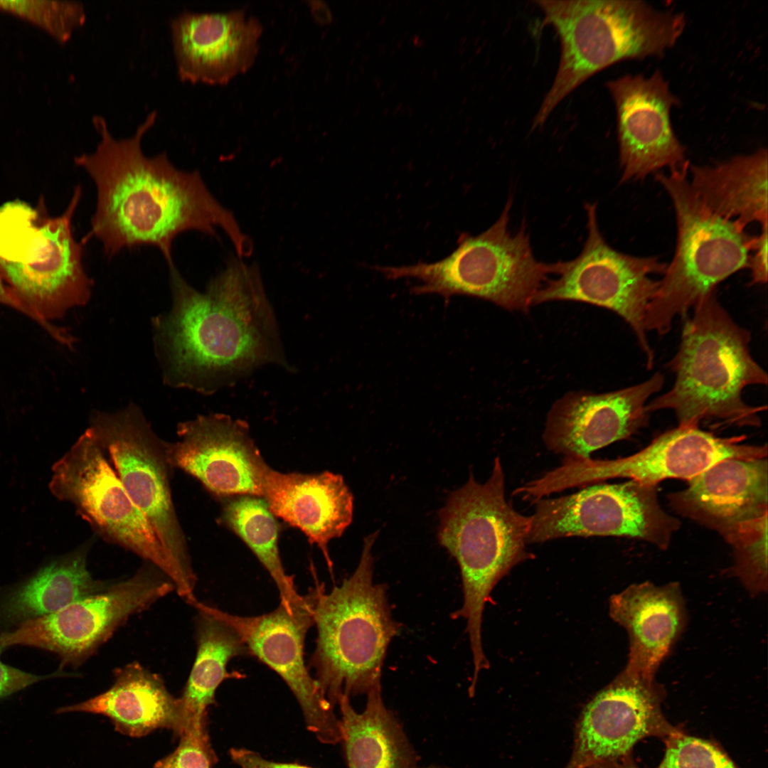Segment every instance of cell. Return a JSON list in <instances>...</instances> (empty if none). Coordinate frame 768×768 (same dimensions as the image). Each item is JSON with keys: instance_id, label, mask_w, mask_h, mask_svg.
I'll use <instances>...</instances> for the list:
<instances>
[{"instance_id": "1", "label": "cell", "mask_w": 768, "mask_h": 768, "mask_svg": "<svg viewBox=\"0 0 768 768\" xmlns=\"http://www.w3.org/2000/svg\"><path fill=\"white\" fill-rule=\"evenodd\" d=\"M154 110L134 134L117 139L105 119L92 118L100 140L92 153L75 157L94 181L97 203L85 243L96 238L107 257L124 248L156 247L169 269L174 267L172 244L186 230L212 237L221 230L235 253L245 259L253 251L250 238L242 230L233 213L213 195L198 171L178 169L164 151L154 156L143 152L142 141L154 125Z\"/></svg>"}, {"instance_id": "2", "label": "cell", "mask_w": 768, "mask_h": 768, "mask_svg": "<svg viewBox=\"0 0 768 768\" xmlns=\"http://www.w3.org/2000/svg\"><path fill=\"white\" fill-rule=\"evenodd\" d=\"M244 260L229 257L203 292L169 269L172 307L153 320L166 385L211 395L268 365L292 370L260 267Z\"/></svg>"}, {"instance_id": "3", "label": "cell", "mask_w": 768, "mask_h": 768, "mask_svg": "<svg viewBox=\"0 0 768 768\" xmlns=\"http://www.w3.org/2000/svg\"><path fill=\"white\" fill-rule=\"evenodd\" d=\"M750 341V333L732 320L715 291L701 298L669 364L675 383L647 403V411L671 410L681 427H698L702 421L759 427L767 407L746 404L742 393L749 385H766L767 375L752 357Z\"/></svg>"}, {"instance_id": "4", "label": "cell", "mask_w": 768, "mask_h": 768, "mask_svg": "<svg viewBox=\"0 0 768 768\" xmlns=\"http://www.w3.org/2000/svg\"><path fill=\"white\" fill-rule=\"evenodd\" d=\"M81 196L78 185L56 216L50 215L43 196L36 206L21 200L0 206V278L23 314L68 346L71 337L49 320L85 304L91 296L92 280L82 265L85 243L72 229Z\"/></svg>"}, {"instance_id": "5", "label": "cell", "mask_w": 768, "mask_h": 768, "mask_svg": "<svg viewBox=\"0 0 768 768\" xmlns=\"http://www.w3.org/2000/svg\"><path fill=\"white\" fill-rule=\"evenodd\" d=\"M542 27L560 42V60L532 129L542 127L560 102L590 77L626 59L660 56L686 25L683 14L661 11L642 1L538 0Z\"/></svg>"}, {"instance_id": "6", "label": "cell", "mask_w": 768, "mask_h": 768, "mask_svg": "<svg viewBox=\"0 0 768 768\" xmlns=\"http://www.w3.org/2000/svg\"><path fill=\"white\" fill-rule=\"evenodd\" d=\"M378 533L366 538L357 568L340 586L326 592L317 583L311 590L317 637L310 666L333 706L343 695L350 698L381 686L388 645L400 629L386 585L373 581L371 550Z\"/></svg>"}, {"instance_id": "7", "label": "cell", "mask_w": 768, "mask_h": 768, "mask_svg": "<svg viewBox=\"0 0 768 768\" xmlns=\"http://www.w3.org/2000/svg\"><path fill=\"white\" fill-rule=\"evenodd\" d=\"M439 543L457 560L464 603L452 614L466 622L474 666L487 663L481 641L483 612L497 582L518 563L530 558L526 551L531 517L506 501L505 476L499 457L484 483L471 475L449 496L440 511Z\"/></svg>"}, {"instance_id": "8", "label": "cell", "mask_w": 768, "mask_h": 768, "mask_svg": "<svg viewBox=\"0 0 768 768\" xmlns=\"http://www.w3.org/2000/svg\"><path fill=\"white\" fill-rule=\"evenodd\" d=\"M689 162L669 174L657 173L674 207L677 240L674 257L650 300L645 329L668 333L673 319L683 316L720 282L748 267L753 237L735 221L710 211L690 186Z\"/></svg>"}, {"instance_id": "9", "label": "cell", "mask_w": 768, "mask_h": 768, "mask_svg": "<svg viewBox=\"0 0 768 768\" xmlns=\"http://www.w3.org/2000/svg\"><path fill=\"white\" fill-rule=\"evenodd\" d=\"M512 198L498 219L478 235L461 233L457 248L432 263L400 267L375 266L387 279L415 278V294H437L448 301L455 295L481 298L508 310L526 311L542 283L558 274L560 262L538 261L525 223L512 233L508 229Z\"/></svg>"}, {"instance_id": "10", "label": "cell", "mask_w": 768, "mask_h": 768, "mask_svg": "<svg viewBox=\"0 0 768 768\" xmlns=\"http://www.w3.org/2000/svg\"><path fill=\"white\" fill-rule=\"evenodd\" d=\"M53 471V494L70 503L98 535L161 570L186 602L195 597V586L180 572L132 501L90 428L54 464Z\"/></svg>"}, {"instance_id": "11", "label": "cell", "mask_w": 768, "mask_h": 768, "mask_svg": "<svg viewBox=\"0 0 768 768\" xmlns=\"http://www.w3.org/2000/svg\"><path fill=\"white\" fill-rule=\"evenodd\" d=\"M109 455L134 504L144 516L184 577L196 585L186 539L173 503L166 442L135 405L115 412L95 411L88 427Z\"/></svg>"}, {"instance_id": "12", "label": "cell", "mask_w": 768, "mask_h": 768, "mask_svg": "<svg viewBox=\"0 0 768 768\" xmlns=\"http://www.w3.org/2000/svg\"><path fill=\"white\" fill-rule=\"evenodd\" d=\"M175 590L172 581L146 562L129 578L0 634L4 649L27 646L57 654L60 671L84 663L132 615Z\"/></svg>"}, {"instance_id": "13", "label": "cell", "mask_w": 768, "mask_h": 768, "mask_svg": "<svg viewBox=\"0 0 768 768\" xmlns=\"http://www.w3.org/2000/svg\"><path fill=\"white\" fill-rule=\"evenodd\" d=\"M596 207V203L585 205L588 236L580 254L572 260L560 261L559 277L541 287L533 304L567 300L613 311L632 328L651 368L654 353L644 323L658 282L649 275L663 274L667 265L656 257H634L612 248L599 231Z\"/></svg>"}, {"instance_id": "14", "label": "cell", "mask_w": 768, "mask_h": 768, "mask_svg": "<svg viewBox=\"0 0 768 768\" xmlns=\"http://www.w3.org/2000/svg\"><path fill=\"white\" fill-rule=\"evenodd\" d=\"M742 438H722L695 427L668 431L640 452L617 459H565L562 464L528 483L535 498L565 489L590 485L612 478H629L656 485L669 479L688 481L727 458L760 459L767 446L741 444Z\"/></svg>"}, {"instance_id": "15", "label": "cell", "mask_w": 768, "mask_h": 768, "mask_svg": "<svg viewBox=\"0 0 768 768\" xmlns=\"http://www.w3.org/2000/svg\"><path fill=\"white\" fill-rule=\"evenodd\" d=\"M527 543L572 536L636 538L666 549L680 522L660 506L656 486L634 480L593 484L535 501Z\"/></svg>"}, {"instance_id": "16", "label": "cell", "mask_w": 768, "mask_h": 768, "mask_svg": "<svg viewBox=\"0 0 768 768\" xmlns=\"http://www.w3.org/2000/svg\"><path fill=\"white\" fill-rule=\"evenodd\" d=\"M664 695L655 679L623 670L583 710L565 768H629L628 758L639 741L680 732L663 715Z\"/></svg>"}, {"instance_id": "17", "label": "cell", "mask_w": 768, "mask_h": 768, "mask_svg": "<svg viewBox=\"0 0 768 768\" xmlns=\"http://www.w3.org/2000/svg\"><path fill=\"white\" fill-rule=\"evenodd\" d=\"M209 611L231 626L245 644L249 654L275 671L298 701L308 730L325 744L341 740V722L304 661V639L314 625L311 591L288 608L282 604L260 616L231 614L208 604Z\"/></svg>"}, {"instance_id": "18", "label": "cell", "mask_w": 768, "mask_h": 768, "mask_svg": "<svg viewBox=\"0 0 768 768\" xmlns=\"http://www.w3.org/2000/svg\"><path fill=\"white\" fill-rule=\"evenodd\" d=\"M178 440L166 442L172 469L197 479L215 495L262 497L267 465L244 420L222 413L200 415L179 423Z\"/></svg>"}, {"instance_id": "19", "label": "cell", "mask_w": 768, "mask_h": 768, "mask_svg": "<svg viewBox=\"0 0 768 768\" xmlns=\"http://www.w3.org/2000/svg\"><path fill=\"white\" fill-rule=\"evenodd\" d=\"M606 87L616 110L621 183L643 179L663 167L680 169L687 163L670 117L678 100L660 70L649 78L624 75L608 81Z\"/></svg>"}, {"instance_id": "20", "label": "cell", "mask_w": 768, "mask_h": 768, "mask_svg": "<svg viewBox=\"0 0 768 768\" xmlns=\"http://www.w3.org/2000/svg\"><path fill=\"white\" fill-rule=\"evenodd\" d=\"M663 383V375L656 373L644 383L617 391L565 395L548 414L543 435L546 447L565 459H584L630 437L647 424V401Z\"/></svg>"}, {"instance_id": "21", "label": "cell", "mask_w": 768, "mask_h": 768, "mask_svg": "<svg viewBox=\"0 0 768 768\" xmlns=\"http://www.w3.org/2000/svg\"><path fill=\"white\" fill-rule=\"evenodd\" d=\"M179 79L223 85L254 64L262 33L260 21L245 10L225 13L183 11L170 21Z\"/></svg>"}, {"instance_id": "22", "label": "cell", "mask_w": 768, "mask_h": 768, "mask_svg": "<svg viewBox=\"0 0 768 768\" xmlns=\"http://www.w3.org/2000/svg\"><path fill=\"white\" fill-rule=\"evenodd\" d=\"M669 497L678 513L724 537L739 525L767 515V458L721 460Z\"/></svg>"}, {"instance_id": "23", "label": "cell", "mask_w": 768, "mask_h": 768, "mask_svg": "<svg viewBox=\"0 0 768 768\" xmlns=\"http://www.w3.org/2000/svg\"><path fill=\"white\" fill-rule=\"evenodd\" d=\"M262 486V498L274 516L316 544L331 572L328 543L343 534L353 515V496L343 477L329 471L282 473L267 464Z\"/></svg>"}, {"instance_id": "24", "label": "cell", "mask_w": 768, "mask_h": 768, "mask_svg": "<svg viewBox=\"0 0 768 768\" xmlns=\"http://www.w3.org/2000/svg\"><path fill=\"white\" fill-rule=\"evenodd\" d=\"M611 617L628 633L625 671L648 679L655 674L683 633L687 615L677 582L631 585L609 599Z\"/></svg>"}, {"instance_id": "25", "label": "cell", "mask_w": 768, "mask_h": 768, "mask_svg": "<svg viewBox=\"0 0 768 768\" xmlns=\"http://www.w3.org/2000/svg\"><path fill=\"white\" fill-rule=\"evenodd\" d=\"M114 677L113 685L104 693L61 707L56 713L102 715L118 732L131 737L144 736L159 728L181 735L186 725L178 698L169 692L159 675L134 661L116 669Z\"/></svg>"}, {"instance_id": "26", "label": "cell", "mask_w": 768, "mask_h": 768, "mask_svg": "<svg viewBox=\"0 0 768 768\" xmlns=\"http://www.w3.org/2000/svg\"><path fill=\"white\" fill-rule=\"evenodd\" d=\"M91 541L52 558L20 581L0 587V634L108 588L87 567Z\"/></svg>"}, {"instance_id": "27", "label": "cell", "mask_w": 768, "mask_h": 768, "mask_svg": "<svg viewBox=\"0 0 768 768\" xmlns=\"http://www.w3.org/2000/svg\"><path fill=\"white\" fill-rule=\"evenodd\" d=\"M688 170L691 188L713 213L744 228L754 222L767 225V149Z\"/></svg>"}, {"instance_id": "28", "label": "cell", "mask_w": 768, "mask_h": 768, "mask_svg": "<svg viewBox=\"0 0 768 768\" xmlns=\"http://www.w3.org/2000/svg\"><path fill=\"white\" fill-rule=\"evenodd\" d=\"M192 607L198 612L197 651L186 686L178 698L186 728L206 725L207 709L215 703V693L220 684L228 678L244 677L239 672H229V662L249 654L237 632L213 615L208 604L197 600Z\"/></svg>"}, {"instance_id": "29", "label": "cell", "mask_w": 768, "mask_h": 768, "mask_svg": "<svg viewBox=\"0 0 768 768\" xmlns=\"http://www.w3.org/2000/svg\"><path fill=\"white\" fill-rule=\"evenodd\" d=\"M349 700L343 695L337 703L349 768H417L405 735L383 703L381 686L367 693L366 705L361 713Z\"/></svg>"}, {"instance_id": "30", "label": "cell", "mask_w": 768, "mask_h": 768, "mask_svg": "<svg viewBox=\"0 0 768 768\" xmlns=\"http://www.w3.org/2000/svg\"><path fill=\"white\" fill-rule=\"evenodd\" d=\"M223 521L249 547L270 575L279 592L280 604L286 607L299 603L292 577L287 575L278 548L279 527L266 501L260 496L230 497L224 503Z\"/></svg>"}, {"instance_id": "31", "label": "cell", "mask_w": 768, "mask_h": 768, "mask_svg": "<svg viewBox=\"0 0 768 768\" xmlns=\"http://www.w3.org/2000/svg\"><path fill=\"white\" fill-rule=\"evenodd\" d=\"M735 556L734 572L757 594L767 590V515L737 526L724 537Z\"/></svg>"}, {"instance_id": "32", "label": "cell", "mask_w": 768, "mask_h": 768, "mask_svg": "<svg viewBox=\"0 0 768 768\" xmlns=\"http://www.w3.org/2000/svg\"><path fill=\"white\" fill-rule=\"evenodd\" d=\"M0 11L36 26L61 44L86 21L85 6L75 1H0Z\"/></svg>"}, {"instance_id": "33", "label": "cell", "mask_w": 768, "mask_h": 768, "mask_svg": "<svg viewBox=\"0 0 768 768\" xmlns=\"http://www.w3.org/2000/svg\"><path fill=\"white\" fill-rule=\"evenodd\" d=\"M665 740V754L657 768H738L709 741L681 732Z\"/></svg>"}, {"instance_id": "34", "label": "cell", "mask_w": 768, "mask_h": 768, "mask_svg": "<svg viewBox=\"0 0 768 768\" xmlns=\"http://www.w3.org/2000/svg\"><path fill=\"white\" fill-rule=\"evenodd\" d=\"M180 736L178 747L159 760L154 768H211L215 756L206 726L187 727Z\"/></svg>"}, {"instance_id": "35", "label": "cell", "mask_w": 768, "mask_h": 768, "mask_svg": "<svg viewBox=\"0 0 768 768\" xmlns=\"http://www.w3.org/2000/svg\"><path fill=\"white\" fill-rule=\"evenodd\" d=\"M4 649L0 646V655ZM62 671L48 675H36L3 663L0 658V700L43 680L62 676Z\"/></svg>"}, {"instance_id": "36", "label": "cell", "mask_w": 768, "mask_h": 768, "mask_svg": "<svg viewBox=\"0 0 768 768\" xmlns=\"http://www.w3.org/2000/svg\"><path fill=\"white\" fill-rule=\"evenodd\" d=\"M751 250L754 255L749 259L752 284H764L767 281V225L762 227L759 235L753 237Z\"/></svg>"}, {"instance_id": "37", "label": "cell", "mask_w": 768, "mask_h": 768, "mask_svg": "<svg viewBox=\"0 0 768 768\" xmlns=\"http://www.w3.org/2000/svg\"><path fill=\"white\" fill-rule=\"evenodd\" d=\"M229 752L233 762L240 768H311L297 764L270 761L245 748H232Z\"/></svg>"}, {"instance_id": "38", "label": "cell", "mask_w": 768, "mask_h": 768, "mask_svg": "<svg viewBox=\"0 0 768 768\" xmlns=\"http://www.w3.org/2000/svg\"><path fill=\"white\" fill-rule=\"evenodd\" d=\"M0 303L14 308L22 313L19 304L11 295L0 278Z\"/></svg>"}]
</instances>
